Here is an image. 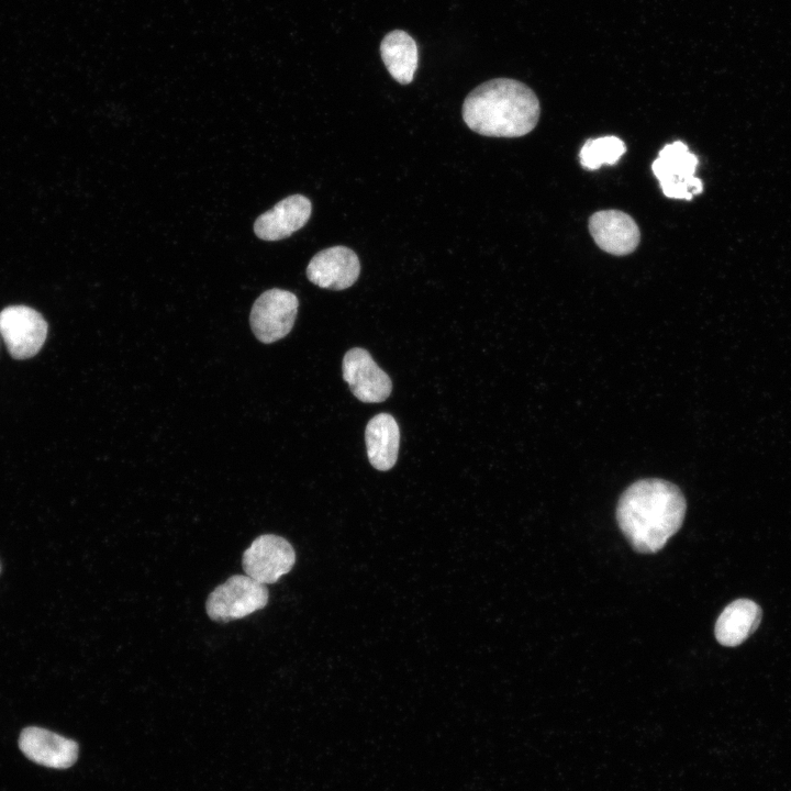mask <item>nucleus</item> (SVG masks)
Returning <instances> with one entry per match:
<instances>
[{
    "label": "nucleus",
    "instance_id": "1",
    "mask_svg": "<svg viewBox=\"0 0 791 791\" xmlns=\"http://www.w3.org/2000/svg\"><path fill=\"white\" fill-rule=\"evenodd\" d=\"M686 509V499L677 486L657 478L642 479L622 493L616 520L636 552L654 554L679 531Z\"/></svg>",
    "mask_w": 791,
    "mask_h": 791
},
{
    "label": "nucleus",
    "instance_id": "2",
    "mask_svg": "<svg viewBox=\"0 0 791 791\" xmlns=\"http://www.w3.org/2000/svg\"><path fill=\"white\" fill-rule=\"evenodd\" d=\"M539 101L534 91L511 78L490 79L466 97L463 119L474 132L490 137H520L537 124Z\"/></svg>",
    "mask_w": 791,
    "mask_h": 791
},
{
    "label": "nucleus",
    "instance_id": "3",
    "mask_svg": "<svg viewBox=\"0 0 791 791\" xmlns=\"http://www.w3.org/2000/svg\"><path fill=\"white\" fill-rule=\"evenodd\" d=\"M268 589L247 575H234L208 597L205 611L215 622H231L261 610L268 602Z\"/></svg>",
    "mask_w": 791,
    "mask_h": 791
},
{
    "label": "nucleus",
    "instance_id": "4",
    "mask_svg": "<svg viewBox=\"0 0 791 791\" xmlns=\"http://www.w3.org/2000/svg\"><path fill=\"white\" fill-rule=\"evenodd\" d=\"M698 157L681 141L665 145L651 164L664 194L671 199L691 200L703 190V182L694 176Z\"/></svg>",
    "mask_w": 791,
    "mask_h": 791
},
{
    "label": "nucleus",
    "instance_id": "5",
    "mask_svg": "<svg viewBox=\"0 0 791 791\" xmlns=\"http://www.w3.org/2000/svg\"><path fill=\"white\" fill-rule=\"evenodd\" d=\"M299 301L294 293L269 289L256 299L250 311V327L265 344L283 338L293 327Z\"/></svg>",
    "mask_w": 791,
    "mask_h": 791
},
{
    "label": "nucleus",
    "instance_id": "6",
    "mask_svg": "<svg viewBox=\"0 0 791 791\" xmlns=\"http://www.w3.org/2000/svg\"><path fill=\"white\" fill-rule=\"evenodd\" d=\"M0 334L15 359L34 356L47 335V323L41 313L25 305H11L0 312Z\"/></svg>",
    "mask_w": 791,
    "mask_h": 791
},
{
    "label": "nucleus",
    "instance_id": "7",
    "mask_svg": "<svg viewBox=\"0 0 791 791\" xmlns=\"http://www.w3.org/2000/svg\"><path fill=\"white\" fill-rule=\"evenodd\" d=\"M294 562L292 545L286 538L272 534L255 538L242 557L245 575L263 584L277 582L292 569Z\"/></svg>",
    "mask_w": 791,
    "mask_h": 791
},
{
    "label": "nucleus",
    "instance_id": "8",
    "mask_svg": "<svg viewBox=\"0 0 791 791\" xmlns=\"http://www.w3.org/2000/svg\"><path fill=\"white\" fill-rule=\"evenodd\" d=\"M343 378L353 394L365 403H379L392 390L389 376L376 364L370 354L359 347L349 349L343 358Z\"/></svg>",
    "mask_w": 791,
    "mask_h": 791
},
{
    "label": "nucleus",
    "instance_id": "9",
    "mask_svg": "<svg viewBox=\"0 0 791 791\" xmlns=\"http://www.w3.org/2000/svg\"><path fill=\"white\" fill-rule=\"evenodd\" d=\"M359 274L358 256L345 246H332L316 253L307 267V277L312 283L331 290L352 287Z\"/></svg>",
    "mask_w": 791,
    "mask_h": 791
},
{
    "label": "nucleus",
    "instance_id": "10",
    "mask_svg": "<svg viewBox=\"0 0 791 791\" xmlns=\"http://www.w3.org/2000/svg\"><path fill=\"white\" fill-rule=\"evenodd\" d=\"M589 231L602 250L617 256L633 253L640 241L636 222L620 210L593 213L589 219Z\"/></svg>",
    "mask_w": 791,
    "mask_h": 791
},
{
    "label": "nucleus",
    "instance_id": "11",
    "mask_svg": "<svg viewBox=\"0 0 791 791\" xmlns=\"http://www.w3.org/2000/svg\"><path fill=\"white\" fill-rule=\"evenodd\" d=\"M19 746L27 758L51 768H68L78 758V744L75 740L41 727L24 728Z\"/></svg>",
    "mask_w": 791,
    "mask_h": 791
},
{
    "label": "nucleus",
    "instance_id": "12",
    "mask_svg": "<svg viewBox=\"0 0 791 791\" xmlns=\"http://www.w3.org/2000/svg\"><path fill=\"white\" fill-rule=\"evenodd\" d=\"M312 205L302 194H292L259 215L254 224L257 237L279 241L303 227L310 219Z\"/></svg>",
    "mask_w": 791,
    "mask_h": 791
},
{
    "label": "nucleus",
    "instance_id": "13",
    "mask_svg": "<svg viewBox=\"0 0 791 791\" xmlns=\"http://www.w3.org/2000/svg\"><path fill=\"white\" fill-rule=\"evenodd\" d=\"M760 606L748 599H738L729 603L715 623V637L723 646L734 647L742 644L759 626Z\"/></svg>",
    "mask_w": 791,
    "mask_h": 791
},
{
    "label": "nucleus",
    "instance_id": "14",
    "mask_svg": "<svg viewBox=\"0 0 791 791\" xmlns=\"http://www.w3.org/2000/svg\"><path fill=\"white\" fill-rule=\"evenodd\" d=\"M365 441L368 459L376 469H391L398 458L400 431L394 417L388 413L375 415L367 424Z\"/></svg>",
    "mask_w": 791,
    "mask_h": 791
},
{
    "label": "nucleus",
    "instance_id": "15",
    "mask_svg": "<svg viewBox=\"0 0 791 791\" xmlns=\"http://www.w3.org/2000/svg\"><path fill=\"white\" fill-rule=\"evenodd\" d=\"M380 55L396 81L408 85L413 80L419 64V53L411 35L402 30L389 32L381 41Z\"/></svg>",
    "mask_w": 791,
    "mask_h": 791
},
{
    "label": "nucleus",
    "instance_id": "16",
    "mask_svg": "<svg viewBox=\"0 0 791 791\" xmlns=\"http://www.w3.org/2000/svg\"><path fill=\"white\" fill-rule=\"evenodd\" d=\"M624 142L616 136H603L588 140L580 149V163L589 170H595L602 165H614L625 154Z\"/></svg>",
    "mask_w": 791,
    "mask_h": 791
}]
</instances>
